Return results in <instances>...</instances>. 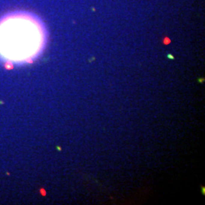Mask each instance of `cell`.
Instances as JSON below:
<instances>
[{"mask_svg": "<svg viewBox=\"0 0 205 205\" xmlns=\"http://www.w3.org/2000/svg\"><path fill=\"white\" fill-rule=\"evenodd\" d=\"M47 42L45 25L34 14L15 11L0 18V62L5 66L33 62Z\"/></svg>", "mask_w": 205, "mask_h": 205, "instance_id": "obj_1", "label": "cell"}]
</instances>
